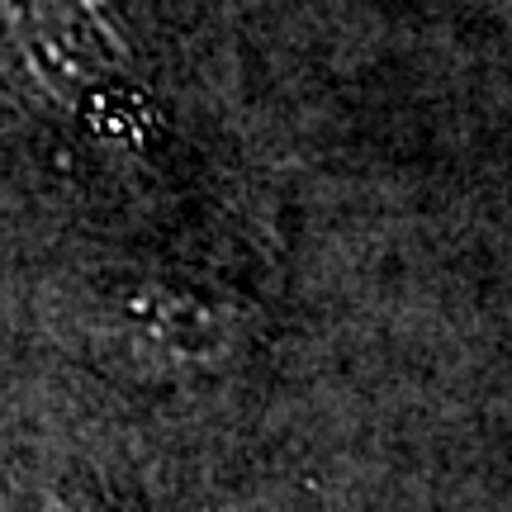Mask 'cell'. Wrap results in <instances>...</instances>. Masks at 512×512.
<instances>
[{"label":"cell","instance_id":"obj_1","mask_svg":"<svg viewBox=\"0 0 512 512\" xmlns=\"http://www.w3.org/2000/svg\"><path fill=\"white\" fill-rule=\"evenodd\" d=\"M81 351L128 380L190 384L233 370L252 347L247 304L171 275H95L67 309Z\"/></svg>","mask_w":512,"mask_h":512},{"label":"cell","instance_id":"obj_3","mask_svg":"<svg viewBox=\"0 0 512 512\" xmlns=\"http://www.w3.org/2000/svg\"><path fill=\"white\" fill-rule=\"evenodd\" d=\"M0 512H114L91 494H67V489H38V494L10 498Z\"/></svg>","mask_w":512,"mask_h":512},{"label":"cell","instance_id":"obj_2","mask_svg":"<svg viewBox=\"0 0 512 512\" xmlns=\"http://www.w3.org/2000/svg\"><path fill=\"white\" fill-rule=\"evenodd\" d=\"M19 48L57 91H91L128 62V43L100 0H0Z\"/></svg>","mask_w":512,"mask_h":512}]
</instances>
